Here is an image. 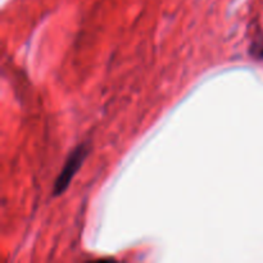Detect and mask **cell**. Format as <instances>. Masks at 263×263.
Masks as SVG:
<instances>
[{"label":"cell","mask_w":263,"mask_h":263,"mask_svg":"<svg viewBox=\"0 0 263 263\" xmlns=\"http://www.w3.org/2000/svg\"><path fill=\"white\" fill-rule=\"evenodd\" d=\"M90 153V144L84 143L80 144L77 148H74L71 152V154L67 158L66 163H64L63 168H62L61 174L57 177L55 182H54L53 186V195L54 197H59V195L63 194L67 190V187L71 184L72 179L76 176V174L79 172V170L81 168L82 163L85 162L86 157Z\"/></svg>","instance_id":"6da1fadb"}]
</instances>
